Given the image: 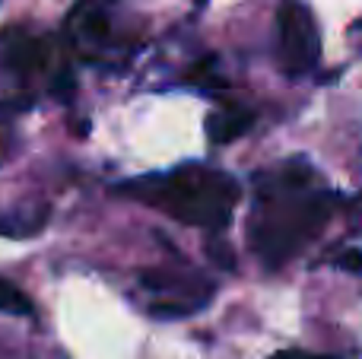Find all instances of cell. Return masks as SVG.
I'll return each mask as SVG.
<instances>
[{
    "mask_svg": "<svg viewBox=\"0 0 362 359\" xmlns=\"http://www.w3.org/2000/svg\"><path fill=\"white\" fill-rule=\"evenodd\" d=\"M127 194L140 197L144 204L169 213L172 220L200 229H223L232 220L238 201V184L226 172L187 165L159 178H140L127 188Z\"/></svg>",
    "mask_w": 362,
    "mask_h": 359,
    "instance_id": "cell-1",
    "label": "cell"
},
{
    "mask_svg": "<svg viewBox=\"0 0 362 359\" xmlns=\"http://www.w3.org/2000/svg\"><path fill=\"white\" fill-rule=\"evenodd\" d=\"M296 182H283L280 194H270L267 201H261V216L251 226V242L267 264L293 258L296 248L312 233H318V226L327 216V207L315 197H289V188Z\"/></svg>",
    "mask_w": 362,
    "mask_h": 359,
    "instance_id": "cell-2",
    "label": "cell"
},
{
    "mask_svg": "<svg viewBox=\"0 0 362 359\" xmlns=\"http://www.w3.org/2000/svg\"><path fill=\"white\" fill-rule=\"evenodd\" d=\"M280 32V64L289 76H302L318 64V32L315 19L302 0H283L276 10Z\"/></svg>",
    "mask_w": 362,
    "mask_h": 359,
    "instance_id": "cell-3",
    "label": "cell"
},
{
    "mask_svg": "<svg viewBox=\"0 0 362 359\" xmlns=\"http://www.w3.org/2000/svg\"><path fill=\"white\" fill-rule=\"evenodd\" d=\"M251 114L248 112H238V108H223V112L210 114L206 118V134H210L213 143H229V140L242 137L245 131L251 127Z\"/></svg>",
    "mask_w": 362,
    "mask_h": 359,
    "instance_id": "cell-4",
    "label": "cell"
},
{
    "mask_svg": "<svg viewBox=\"0 0 362 359\" xmlns=\"http://www.w3.org/2000/svg\"><path fill=\"white\" fill-rule=\"evenodd\" d=\"M0 312H6V315H32V299L6 277H0Z\"/></svg>",
    "mask_w": 362,
    "mask_h": 359,
    "instance_id": "cell-5",
    "label": "cell"
},
{
    "mask_svg": "<svg viewBox=\"0 0 362 359\" xmlns=\"http://www.w3.org/2000/svg\"><path fill=\"white\" fill-rule=\"evenodd\" d=\"M42 61V54H38V45L35 42H19L16 48H13V64H19V67H32V64Z\"/></svg>",
    "mask_w": 362,
    "mask_h": 359,
    "instance_id": "cell-6",
    "label": "cell"
},
{
    "mask_svg": "<svg viewBox=\"0 0 362 359\" xmlns=\"http://www.w3.org/2000/svg\"><path fill=\"white\" fill-rule=\"evenodd\" d=\"M270 359H334V356H315V353H302V350H280Z\"/></svg>",
    "mask_w": 362,
    "mask_h": 359,
    "instance_id": "cell-7",
    "label": "cell"
},
{
    "mask_svg": "<svg viewBox=\"0 0 362 359\" xmlns=\"http://www.w3.org/2000/svg\"><path fill=\"white\" fill-rule=\"evenodd\" d=\"M197 4H204V0H197Z\"/></svg>",
    "mask_w": 362,
    "mask_h": 359,
    "instance_id": "cell-8",
    "label": "cell"
}]
</instances>
